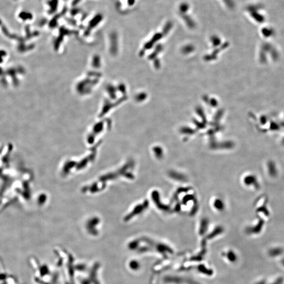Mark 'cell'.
Wrapping results in <instances>:
<instances>
[{
	"label": "cell",
	"instance_id": "7a4b0ae2",
	"mask_svg": "<svg viewBox=\"0 0 284 284\" xmlns=\"http://www.w3.org/2000/svg\"><path fill=\"white\" fill-rule=\"evenodd\" d=\"M58 0H51L50 2V6L51 7L50 13H53L56 11L58 6Z\"/></svg>",
	"mask_w": 284,
	"mask_h": 284
},
{
	"label": "cell",
	"instance_id": "5b68a950",
	"mask_svg": "<svg viewBox=\"0 0 284 284\" xmlns=\"http://www.w3.org/2000/svg\"><path fill=\"white\" fill-rule=\"evenodd\" d=\"M135 0H128V4L129 6H133Z\"/></svg>",
	"mask_w": 284,
	"mask_h": 284
},
{
	"label": "cell",
	"instance_id": "6da1fadb",
	"mask_svg": "<svg viewBox=\"0 0 284 284\" xmlns=\"http://www.w3.org/2000/svg\"><path fill=\"white\" fill-rule=\"evenodd\" d=\"M102 19H103V17H102V14H96L93 17V19H92V20L90 21V27H93V26L96 25L98 23L100 22L101 21H102Z\"/></svg>",
	"mask_w": 284,
	"mask_h": 284
},
{
	"label": "cell",
	"instance_id": "3957f363",
	"mask_svg": "<svg viewBox=\"0 0 284 284\" xmlns=\"http://www.w3.org/2000/svg\"><path fill=\"white\" fill-rule=\"evenodd\" d=\"M79 9H78L77 8H74V9L71 10V14L72 15H75L79 12Z\"/></svg>",
	"mask_w": 284,
	"mask_h": 284
},
{
	"label": "cell",
	"instance_id": "277c9868",
	"mask_svg": "<svg viewBox=\"0 0 284 284\" xmlns=\"http://www.w3.org/2000/svg\"><path fill=\"white\" fill-rule=\"evenodd\" d=\"M81 1V0H73V2H72V6H76L77 4H78Z\"/></svg>",
	"mask_w": 284,
	"mask_h": 284
}]
</instances>
